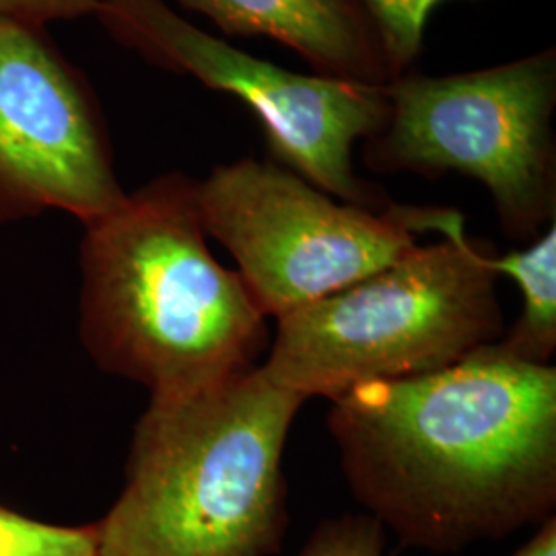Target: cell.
<instances>
[{
  "instance_id": "obj_3",
  "label": "cell",
  "mask_w": 556,
  "mask_h": 556,
  "mask_svg": "<svg viewBox=\"0 0 556 556\" xmlns=\"http://www.w3.org/2000/svg\"><path fill=\"white\" fill-rule=\"evenodd\" d=\"M303 402L260 365L151 397L124 489L96 523L100 556H277L289 528L282 454Z\"/></svg>"
},
{
  "instance_id": "obj_14",
  "label": "cell",
  "mask_w": 556,
  "mask_h": 556,
  "mask_svg": "<svg viewBox=\"0 0 556 556\" xmlns=\"http://www.w3.org/2000/svg\"><path fill=\"white\" fill-rule=\"evenodd\" d=\"M100 0H0V21L48 27L98 13Z\"/></svg>"
},
{
  "instance_id": "obj_11",
  "label": "cell",
  "mask_w": 556,
  "mask_h": 556,
  "mask_svg": "<svg viewBox=\"0 0 556 556\" xmlns=\"http://www.w3.org/2000/svg\"><path fill=\"white\" fill-rule=\"evenodd\" d=\"M0 556H100L98 528L46 523L0 505Z\"/></svg>"
},
{
  "instance_id": "obj_7",
  "label": "cell",
  "mask_w": 556,
  "mask_h": 556,
  "mask_svg": "<svg viewBox=\"0 0 556 556\" xmlns=\"http://www.w3.org/2000/svg\"><path fill=\"white\" fill-rule=\"evenodd\" d=\"M96 17L122 46L165 71L236 96L256 114L273 161L334 199L386 208V192L357 176L353 149L386 118L383 87L301 75L202 31L165 0H100Z\"/></svg>"
},
{
  "instance_id": "obj_8",
  "label": "cell",
  "mask_w": 556,
  "mask_h": 556,
  "mask_svg": "<svg viewBox=\"0 0 556 556\" xmlns=\"http://www.w3.org/2000/svg\"><path fill=\"white\" fill-rule=\"evenodd\" d=\"M124 197L91 83L48 27L0 21V225L48 211L85 225Z\"/></svg>"
},
{
  "instance_id": "obj_6",
  "label": "cell",
  "mask_w": 556,
  "mask_h": 556,
  "mask_svg": "<svg viewBox=\"0 0 556 556\" xmlns=\"http://www.w3.org/2000/svg\"><path fill=\"white\" fill-rule=\"evenodd\" d=\"M208 238L238 262L264 316L280 318L371 277L435 231L452 208H365L321 192L277 161L217 165L197 186Z\"/></svg>"
},
{
  "instance_id": "obj_15",
  "label": "cell",
  "mask_w": 556,
  "mask_h": 556,
  "mask_svg": "<svg viewBox=\"0 0 556 556\" xmlns=\"http://www.w3.org/2000/svg\"><path fill=\"white\" fill-rule=\"evenodd\" d=\"M514 556H556V517H548L544 523H540L536 534Z\"/></svg>"
},
{
  "instance_id": "obj_10",
  "label": "cell",
  "mask_w": 556,
  "mask_h": 556,
  "mask_svg": "<svg viewBox=\"0 0 556 556\" xmlns=\"http://www.w3.org/2000/svg\"><path fill=\"white\" fill-rule=\"evenodd\" d=\"M498 277L514 278L523 298L521 316L493 349L530 365H551L556 353V229L551 225L526 250L493 258Z\"/></svg>"
},
{
  "instance_id": "obj_2",
  "label": "cell",
  "mask_w": 556,
  "mask_h": 556,
  "mask_svg": "<svg viewBox=\"0 0 556 556\" xmlns=\"http://www.w3.org/2000/svg\"><path fill=\"white\" fill-rule=\"evenodd\" d=\"M199 181L165 174L83 225L79 337L101 371L151 397L188 396L258 367L266 316L213 256Z\"/></svg>"
},
{
  "instance_id": "obj_5",
  "label": "cell",
  "mask_w": 556,
  "mask_h": 556,
  "mask_svg": "<svg viewBox=\"0 0 556 556\" xmlns=\"http://www.w3.org/2000/svg\"><path fill=\"white\" fill-rule=\"evenodd\" d=\"M383 93L386 118L363 140L371 172L478 179L501 231L516 241H532L555 225V48L445 77L410 68Z\"/></svg>"
},
{
  "instance_id": "obj_1",
  "label": "cell",
  "mask_w": 556,
  "mask_h": 556,
  "mask_svg": "<svg viewBox=\"0 0 556 556\" xmlns=\"http://www.w3.org/2000/svg\"><path fill=\"white\" fill-rule=\"evenodd\" d=\"M353 497L402 546L457 553L540 526L556 507V367L493 342L435 374L332 400Z\"/></svg>"
},
{
  "instance_id": "obj_4",
  "label": "cell",
  "mask_w": 556,
  "mask_h": 556,
  "mask_svg": "<svg viewBox=\"0 0 556 556\" xmlns=\"http://www.w3.org/2000/svg\"><path fill=\"white\" fill-rule=\"evenodd\" d=\"M438 243L415 245L376 275L277 318L262 367L301 397H334L386 379L447 369L503 330L495 252L450 211Z\"/></svg>"
},
{
  "instance_id": "obj_13",
  "label": "cell",
  "mask_w": 556,
  "mask_h": 556,
  "mask_svg": "<svg viewBox=\"0 0 556 556\" xmlns=\"http://www.w3.org/2000/svg\"><path fill=\"white\" fill-rule=\"evenodd\" d=\"M386 532L367 514L324 519L298 556H394L388 551Z\"/></svg>"
},
{
  "instance_id": "obj_9",
  "label": "cell",
  "mask_w": 556,
  "mask_h": 556,
  "mask_svg": "<svg viewBox=\"0 0 556 556\" xmlns=\"http://www.w3.org/2000/svg\"><path fill=\"white\" fill-rule=\"evenodd\" d=\"M223 34L270 38L305 60L314 75L386 87L400 73L363 0H178Z\"/></svg>"
},
{
  "instance_id": "obj_12",
  "label": "cell",
  "mask_w": 556,
  "mask_h": 556,
  "mask_svg": "<svg viewBox=\"0 0 556 556\" xmlns=\"http://www.w3.org/2000/svg\"><path fill=\"white\" fill-rule=\"evenodd\" d=\"M378 23L386 50L397 73L415 68L422 50L425 27L431 13L445 0H363Z\"/></svg>"
}]
</instances>
